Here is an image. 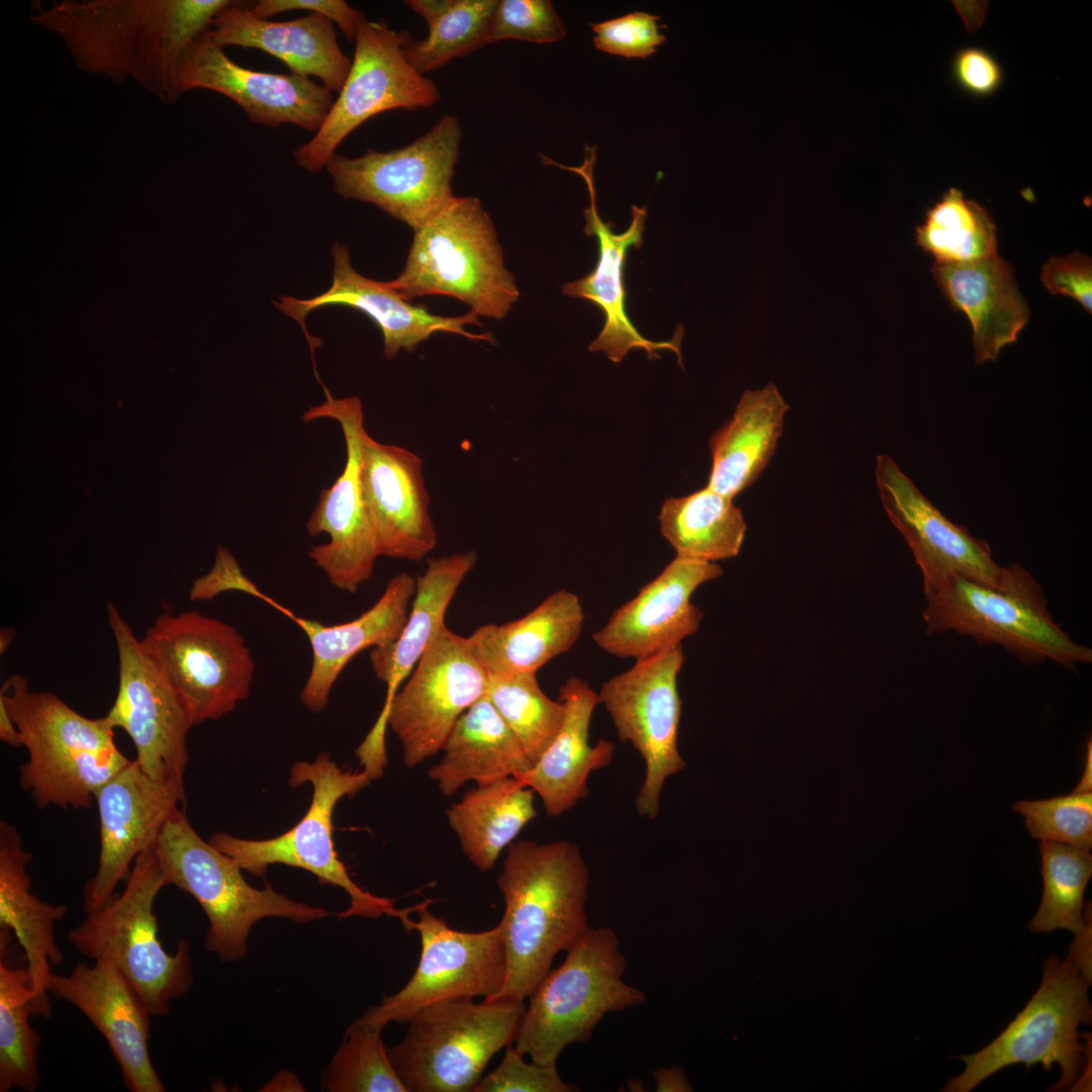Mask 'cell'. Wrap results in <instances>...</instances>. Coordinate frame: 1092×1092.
Listing matches in <instances>:
<instances>
[{"label": "cell", "mask_w": 1092, "mask_h": 1092, "mask_svg": "<svg viewBox=\"0 0 1092 1092\" xmlns=\"http://www.w3.org/2000/svg\"><path fill=\"white\" fill-rule=\"evenodd\" d=\"M231 1L61 0L35 5L29 19L57 35L85 73L115 84L133 80L173 103L185 50Z\"/></svg>", "instance_id": "cell-1"}, {"label": "cell", "mask_w": 1092, "mask_h": 1092, "mask_svg": "<svg viewBox=\"0 0 1092 1092\" xmlns=\"http://www.w3.org/2000/svg\"><path fill=\"white\" fill-rule=\"evenodd\" d=\"M497 886L506 905L498 927L507 972L498 992L484 1000L524 1001L555 956L588 929L589 871L572 842L518 840L507 847Z\"/></svg>", "instance_id": "cell-2"}, {"label": "cell", "mask_w": 1092, "mask_h": 1092, "mask_svg": "<svg viewBox=\"0 0 1092 1092\" xmlns=\"http://www.w3.org/2000/svg\"><path fill=\"white\" fill-rule=\"evenodd\" d=\"M0 698L28 755L20 786L39 809H89L95 793L130 761L105 716L87 718L55 694L31 690L21 674L4 681Z\"/></svg>", "instance_id": "cell-3"}, {"label": "cell", "mask_w": 1092, "mask_h": 1092, "mask_svg": "<svg viewBox=\"0 0 1092 1092\" xmlns=\"http://www.w3.org/2000/svg\"><path fill=\"white\" fill-rule=\"evenodd\" d=\"M625 971L615 931L588 927L529 994L516 1051L536 1064L556 1065L566 1046L592 1037L607 1013L642 1005L646 996L624 982Z\"/></svg>", "instance_id": "cell-4"}, {"label": "cell", "mask_w": 1092, "mask_h": 1092, "mask_svg": "<svg viewBox=\"0 0 1092 1092\" xmlns=\"http://www.w3.org/2000/svg\"><path fill=\"white\" fill-rule=\"evenodd\" d=\"M166 887L154 849L133 861L125 886L68 933L83 956L117 968L130 982L152 1017L170 1014V1002L194 981L190 945L180 939L174 954L159 939L154 905Z\"/></svg>", "instance_id": "cell-5"}, {"label": "cell", "mask_w": 1092, "mask_h": 1092, "mask_svg": "<svg viewBox=\"0 0 1092 1092\" xmlns=\"http://www.w3.org/2000/svg\"><path fill=\"white\" fill-rule=\"evenodd\" d=\"M414 236L405 266L388 284L405 300L441 294L502 320L519 298L497 235L477 197H454Z\"/></svg>", "instance_id": "cell-6"}, {"label": "cell", "mask_w": 1092, "mask_h": 1092, "mask_svg": "<svg viewBox=\"0 0 1092 1092\" xmlns=\"http://www.w3.org/2000/svg\"><path fill=\"white\" fill-rule=\"evenodd\" d=\"M166 886L191 895L208 919L205 948L218 960L237 962L248 950L253 925L279 917L307 923L331 915L327 909L292 900L271 885L252 887L240 866L204 841L178 809L167 821L153 847Z\"/></svg>", "instance_id": "cell-7"}, {"label": "cell", "mask_w": 1092, "mask_h": 1092, "mask_svg": "<svg viewBox=\"0 0 1092 1092\" xmlns=\"http://www.w3.org/2000/svg\"><path fill=\"white\" fill-rule=\"evenodd\" d=\"M372 778L365 770H342L328 753H320L313 762L298 761L290 769L289 785L293 788L310 783L313 789L310 805L304 816L281 835L263 840H250L219 832L209 842L231 856L243 871L262 877L270 864L282 863L305 870L320 884L343 889L350 906L338 913V919L353 916L377 919L382 915L398 918L410 931L420 904L399 909L394 901L378 897L362 889L350 877L340 860L333 839V812L338 801L354 796L365 789Z\"/></svg>", "instance_id": "cell-8"}, {"label": "cell", "mask_w": 1092, "mask_h": 1092, "mask_svg": "<svg viewBox=\"0 0 1092 1092\" xmlns=\"http://www.w3.org/2000/svg\"><path fill=\"white\" fill-rule=\"evenodd\" d=\"M488 680L469 638L444 625L358 747L363 769L373 780L382 776L387 725L400 740L408 767L443 750L460 716L486 695Z\"/></svg>", "instance_id": "cell-9"}, {"label": "cell", "mask_w": 1092, "mask_h": 1092, "mask_svg": "<svg viewBox=\"0 0 1092 1092\" xmlns=\"http://www.w3.org/2000/svg\"><path fill=\"white\" fill-rule=\"evenodd\" d=\"M1090 984L1068 958H1049L1040 985L1025 1007L990 1044L961 1057L964 1071L951 1077L942 1091L969 1092L1015 1064L1028 1069L1041 1064L1048 1072L1058 1064L1061 1077L1053 1090H1064L1081 1080L1077 1090L1090 1088L1085 1062L1088 1049L1081 1043L1079 1033V1026L1092 1020Z\"/></svg>", "instance_id": "cell-10"}, {"label": "cell", "mask_w": 1092, "mask_h": 1092, "mask_svg": "<svg viewBox=\"0 0 1092 1092\" xmlns=\"http://www.w3.org/2000/svg\"><path fill=\"white\" fill-rule=\"evenodd\" d=\"M525 1009L515 999L429 1005L387 1048L389 1060L407 1092H473L490 1059L514 1043Z\"/></svg>", "instance_id": "cell-11"}, {"label": "cell", "mask_w": 1092, "mask_h": 1092, "mask_svg": "<svg viewBox=\"0 0 1092 1092\" xmlns=\"http://www.w3.org/2000/svg\"><path fill=\"white\" fill-rule=\"evenodd\" d=\"M926 633L953 631L979 644H998L1028 664L1052 660L1075 669L1092 650L1075 642L1053 619L1036 580L1011 590L952 575L924 590Z\"/></svg>", "instance_id": "cell-12"}, {"label": "cell", "mask_w": 1092, "mask_h": 1092, "mask_svg": "<svg viewBox=\"0 0 1092 1092\" xmlns=\"http://www.w3.org/2000/svg\"><path fill=\"white\" fill-rule=\"evenodd\" d=\"M140 640L193 725L220 719L249 696L255 664L232 625L198 611L165 612Z\"/></svg>", "instance_id": "cell-13"}, {"label": "cell", "mask_w": 1092, "mask_h": 1092, "mask_svg": "<svg viewBox=\"0 0 1092 1092\" xmlns=\"http://www.w3.org/2000/svg\"><path fill=\"white\" fill-rule=\"evenodd\" d=\"M462 139L455 115H443L410 145L348 158L334 154L325 169L345 199L375 204L414 231L455 196L451 181Z\"/></svg>", "instance_id": "cell-14"}, {"label": "cell", "mask_w": 1092, "mask_h": 1092, "mask_svg": "<svg viewBox=\"0 0 1092 1092\" xmlns=\"http://www.w3.org/2000/svg\"><path fill=\"white\" fill-rule=\"evenodd\" d=\"M407 30L384 20H362L347 79L339 96L307 143L294 151L298 166L324 169L340 144L359 125L384 111L429 108L440 100L437 85L420 74L405 56Z\"/></svg>", "instance_id": "cell-15"}, {"label": "cell", "mask_w": 1092, "mask_h": 1092, "mask_svg": "<svg viewBox=\"0 0 1092 1092\" xmlns=\"http://www.w3.org/2000/svg\"><path fill=\"white\" fill-rule=\"evenodd\" d=\"M685 662L681 645L653 656L605 680L598 702L610 715L620 741L629 742L644 760L645 777L635 804L639 815L656 818L668 777L686 761L677 749L681 700L677 676Z\"/></svg>", "instance_id": "cell-16"}, {"label": "cell", "mask_w": 1092, "mask_h": 1092, "mask_svg": "<svg viewBox=\"0 0 1092 1092\" xmlns=\"http://www.w3.org/2000/svg\"><path fill=\"white\" fill-rule=\"evenodd\" d=\"M430 903H421L420 919L411 926L420 933L422 944L416 972L402 989L369 1007L359 1022L383 1029L390 1022H408L429 1005L477 996L488 999L502 988L507 960L498 925L481 932L455 930L428 910Z\"/></svg>", "instance_id": "cell-17"}, {"label": "cell", "mask_w": 1092, "mask_h": 1092, "mask_svg": "<svg viewBox=\"0 0 1092 1092\" xmlns=\"http://www.w3.org/2000/svg\"><path fill=\"white\" fill-rule=\"evenodd\" d=\"M323 403L303 414L308 423L317 419L337 421L346 445V463L340 476L320 493L305 523L311 537L329 535L328 543L313 546L308 556L335 587L355 593L368 580L379 557L367 513L361 480V448L366 433L362 401L357 396L335 398L330 391Z\"/></svg>", "instance_id": "cell-18"}, {"label": "cell", "mask_w": 1092, "mask_h": 1092, "mask_svg": "<svg viewBox=\"0 0 1092 1092\" xmlns=\"http://www.w3.org/2000/svg\"><path fill=\"white\" fill-rule=\"evenodd\" d=\"M107 620L118 654V689L105 717L129 736L144 772L158 781L184 784L186 738L194 725L112 603L107 605Z\"/></svg>", "instance_id": "cell-19"}, {"label": "cell", "mask_w": 1092, "mask_h": 1092, "mask_svg": "<svg viewBox=\"0 0 1092 1092\" xmlns=\"http://www.w3.org/2000/svg\"><path fill=\"white\" fill-rule=\"evenodd\" d=\"M876 484L888 518L911 549L923 578V592L948 576L1011 590L1033 580L1017 564L1000 566L989 544L946 519L886 454L876 460Z\"/></svg>", "instance_id": "cell-20"}, {"label": "cell", "mask_w": 1092, "mask_h": 1092, "mask_svg": "<svg viewBox=\"0 0 1092 1092\" xmlns=\"http://www.w3.org/2000/svg\"><path fill=\"white\" fill-rule=\"evenodd\" d=\"M184 784L149 777L130 760L96 793L99 857L84 885L83 910L100 908L125 882L135 858L156 844L170 817L184 802Z\"/></svg>", "instance_id": "cell-21"}, {"label": "cell", "mask_w": 1092, "mask_h": 1092, "mask_svg": "<svg viewBox=\"0 0 1092 1092\" xmlns=\"http://www.w3.org/2000/svg\"><path fill=\"white\" fill-rule=\"evenodd\" d=\"M544 165L556 166L581 176L587 186L589 206L584 209L586 223L583 232L598 241V261L592 272L584 277L562 285L563 294L583 298L598 306L605 316L603 330L588 349L592 352H604L615 363L621 362L631 349L640 348L647 352L648 358H659V350H669L676 354L681 365L680 341L684 330L676 329L671 340L654 342L644 338L631 322L626 310V290L624 285V267L627 251L642 246V236L647 218L646 207L631 206V222L628 229L616 234L613 224L600 216L596 204L594 167L597 159L596 147H584V160L578 167L559 164L540 154Z\"/></svg>", "instance_id": "cell-22"}, {"label": "cell", "mask_w": 1092, "mask_h": 1092, "mask_svg": "<svg viewBox=\"0 0 1092 1092\" xmlns=\"http://www.w3.org/2000/svg\"><path fill=\"white\" fill-rule=\"evenodd\" d=\"M180 96L207 89L235 101L255 124L290 123L315 132L332 105V92L310 78L242 67L204 34L185 50L176 75Z\"/></svg>", "instance_id": "cell-23"}, {"label": "cell", "mask_w": 1092, "mask_h": 1092, "mask_svg": "<svg viewBox=\"0 0 1092 1092\" xmlns=\"http://www.w3.org/2000/svg\"><path fill=\"white\" fill-rule=\"evenodd\" d=\"M723 573L716 562L676 556L638 594L616 609L593 634L602 650L621 658H647L681 645L696 633L704 618L692 603L703 583Z\"/></svg>", "instance_id": "cell-24"}, {"label": "cell", "mask_w": 1092, "mask_h": 1092, "mask_svg": "<svg viewBox=\"0 0 1092 1092\" xmlns=\"http://www.w3.org/2000/svg\"><path fill=\"white\" fill-rule=\"evenodd\" d=\"M49 993L79 1009L103 1035L129 1091H165L149 1052L152 1016L117 968L79 963L67 975L53 973Z\"/></svg>", "instance_id": "cell-25"}, {"label": "cell", "mask_w": 1092, "mask_h": 1092, "mask_svg": "<svg viewBox=\"0 0 1092 1092\" xmlns=\"http://www.w3.org/2000/svg\"><path fill=\"white\" fill-rule=\"evenodd\" d=\"M361 480L379 556L418 561L437 545L423 460L414 452L362 439Z\"/></svg>", "instance_id": "cell-26"}, {"label": "cell", "mask_w": 1092, "mask_h": 1092, "mask_svg": "<svg viewBox=\"0 0 1092 1092\" xmlns=\"http://www.w3.org/2000/svg\"><path fill=\"white\" fill-rule=\"evenodd\" d=\"M334 273L332 286L310 299L282 296L274 304L302 328L311 354L321 341L311 337L305 318L312 310L331 305L349 306L360 310L380 329L384 340V356L392 359L399 350L412 352L437 332H449L468 339L492 341L490 334L475 335L464 330L465 325H480L473 310L460 316L433 314L426 305H414L387 282L375 281L359 274L351 265L348 249L336 244L332 249Z\"/></svg>", "instance_id": "cell-27"}, {"label": "cell", "mask_w": 1092, "mask_h": 1092, "mask_svg": "<svg viewBox=\"0 0 1092 1092\" xmlns=\"http://www.w3.org/2000/svg\"><path fill=\"white\" fill-rule=\"evenodd\" d=\"M204 36L218 47L257 49L276 57L291 74L316 77L340 91L352 60L341 50L334 22L318 13L285 21L257 17L251 4L232 0L213 18Z\"/></svg>", "instance_id": "cell-28"}, {"label": "cell", "mask_w": 1092, "mask_h": 1092, "mask_svg": "<svg viewBox=\"0 0 1092 1092\" xmlns=\"http://www.w3.org/2000/svg\"><path fill=\"white\" fill-rule=\"evenodd\" d=\"M564 707L562 724L538 760L527 771L514 776L537 794L550 817L571 809L588 794L587 779L613 759L615 746L600 739L588 742L589 726L598 694L587 681L568 678L559 689Z\"/></svg>", "instance_id": "cell-29"}, {"label": "cell", "mask_w": 1092, "mask_h": 1092, "mask_svg": "<svg viewBox=\"0 0 1092 1092\" xmlns=\"http://www.w3.org/2000/svg\"><path fill=\"white\" fill-rule=\"evenodd\" d=\"M417 579L406 572L394 575L378 601L349 622L325 625L318 621L289 616L305 633L312 651L311 668L300 694L312 712H321L348 662L369 647L390 645L398 637L416 594Z\"/></svg>", "instance_id": "cell-30"}, {"label": "cell", "mask_w": 1092, "mask_h": 1092, "mask_svg": "<svg viewBox=\"0 0 1092 1092\" xmlns=\"http://www.w3.org/2000/svg\"><path fill=\"white\" fill-rule=\"evenodd\" d=\"M32 855L25 850L18 830L0 822V929L12 931L24 951L34 1001L32 1016H51L49 981L52 967L64 954L55 937L56 923L68 913L66 905L41 901L31 892L26 869Z\"/></svg>", "instance_id": "cell-31"}, {"label": "cell", "mask_w": 1092, "mask_h": 1092, "mask_svg": "<svg viewBox=\"0 0 1092 1092\" xmlns=\"http://www.w3.org/2000/svg\"><path fill=\"white\" fill-rule=\"evenodd\" d=\"M933 278L973 328L976 364L995 361L1029 320L1028 306L1018 290L1014 270L998 255L965 263H933Z\"/></svg>", "instance_id": "cell-32"}, {"label": "cell", "mask_w": 1092, "mask_h": 1092, "mask_svg": "<svg viewBox=\"0 0 1092 1092\" xmlns=\"http://www.w3.org/2000/svg\"><path fill=\"white\" fill-rule=\"evenodd\" d=\"M584 619L579 598L559 589L524 617L482 625L468 638L489 675L537 673L575 644Z\"/></svg>", "instance_id": "cell-33"}, {"label": "cell", "mask_w": 1092, "mask_h": 1092, "mask_svg": "<svg viewBox=\"0 0 1092 1092\" xmlns=\"http://www.w3.org/2000/svg\"><path fill=\"white\" fill-rule=\"evenodd\" d=\"M789 408L771 382L746 390L732 417L709 440L707 486L733 499L755 482L775 454Z\"/></svg>", "instance_id": "cell-34"}, {"label": "cell", "mask_w": 1092, "mask_h": 1092, "mask_svg": "<svg viewBox=\"0 0 1092 1092\" xmlns=\"http://www.w3.org/2000/svg\"><path fill=\"white\" fill-rule=\"evenodd\" d=\"M441 760L428 775L444 796L467 782L477 786L527 771L532 763L514 732L483 696L457 720Z\"/></svg>", "instance_id": "cell-35"}, {"label": "cell", "mask_w": 1092, "mask_h": 1092, "mask_svg": "<svg viewBox=\"0 0 1092 1092\" xmlns=\"http://www.w3.org/2000/svg\"><path fill=\"white\" fill-rule=\"evenodd\" d=\"M475 562L474 551L427 560L428 567L417 578L412 611L398 637L390 645L375 647L370 653L376 677L387 687L380 715L445 625L448 606Z\"/></svg>", "instance_id": "cell-36"}, {"label": "cell", "mask_w": 1092, "mask_h": 1092, "mask_svg": "<svg viewBox=\"0 0 1092 1092\" xmlns=\"http://www.w3.org/2000/svg\"><path fill=\"white\" fill-rule=\"evenodd\" d=\"M535 793L515 777L477 786L446 811L462 850L481 872L493 869L499 853L537 816Z\"/></svg>", "instance_id": "cell-37"}, {"label": "cell", "mask_w": 1092, "mask_h": 1092, "mask_svg": "<svg viewBox=\"0 0 1092 1092\" xmlns=\"http://www.w3.org/2000/svg\"><path fill=\"white\" fill-rule=\"evenodd\" d=\"M658 520L676 556L707 562L737 556L747 530L742 511L732 498L708 486L665 499Z\"/></svg>", "instance_id": "cell-38"}, {"label": "cell", "mask_w": 1092, "mask_h": 1092, "mask_svg": "<svg viewBox=\"0 0 1092 1092\" xmlns=\"http://www.w3.org/2000/svg\"><path fill=\"white\" fill-rule=\"evenodd\" d=\"M497 0H410L405 1L428 24V35L410 39L405 56L422 75L437 70L455 58L486 46L491 16Z\"/></svg>", "instance_id": "cell-39"}, {"label": "cell", "mask_w": 1092, "mask_h": 1092, "mask_svg": "<svg viewBox=\"0 0 1092 1092\" xmlns=\"http://www.w3.org/2000/svg\"><path fill=\"white\" fill-rule=\"evenodd\" d=\"M0 959V1092H33L40 1085L39 1034L31 1027L34 992L27 968Z\"/></svg>", "instance_id": "cell-40"}, {"label": "cell", "mask_w": 1092, "mask_h": 1092, "mask_svg": "<svg viewBox=\"0 0 1092 1092\" xmlns=\"http://www.w3.org/2000/svg\"><path fill=\"white\" fill-rule=\"evenodd\" d=\"M916 244L936 263H965L997 254L996 225L990 213L960 189H948L916 228Z\"/></svg>", "instance_id": "cell-41"}, {"label": "cell", "mask_w": 1092, "mask_h": 1092, "mask_svg": "<svg viewBox=\"0 0 1092 1092\" xmlns=\"http://www.w3.org/2000/svg\"><path fill=\"white\" fill-rule=\"evenodd\" d=\"M1039 851L1043 891L1029 929L1033 933L1055 929L1077 933L1084 925L1083 898L1092 875L1091 853L1049 840H1040Z\"/></svg>", "instance_id": "cell-42"}, {"label": "cell", "mask_w": 1092, "mask_h": 1092, "mask_svg": "<svg viewBox=\"0 0 1092 1092\" xmlns=\"http://www.w3.org/2000/svg\"><path fill=\"white\" fill-rule=\"evenodd\" d=\"M486 696L533 765L562 724L563 704L544 694L536 673L489 675Z\"/></svg>", "instance_id": "cell-43"}, {"label": "cell", "mask_w": 1092, "mask_h": 1092, "mask_svg": "<svg viewBox=\"0 0 1092 1092\" xmlns=\"http://www.w3.org/2000/svg\"><path fill=\"white\" fill-rule=\"evenodd\" d=\"M381 1030L355 1020L322 1075L329 1092H407L387 1054Z\"/></svg>", "instance_id": "cell-44"}, {"label": "cell", "mask_w": 1092, "mask_h": 1092, "mask_svg": "<svg viewBox=\"0 0 1092 1092\" xmlns=\"http://www.w3.org/2000/svg\"><path fill=\"white\" fill-rule=\"evenodd\" d=\"M1013 809L1024 816L1031 837L1092 847V794L1077 792L1037 801H1019Z\"/></svg>", "instance_id": "cell-45"}, {"label": "cell", "mask_w": 1092, "mask_h": 1092, "mask_svg": "<svg viewBox=\"0 0 1092 1092\" xmlns=\"http://www.w3.org/2000/svg\"><path fill=\"white\" fill-rule=\"evenodd\" d=\"M566 35V28L548 0H502L491 16L486 44L504 39L552 43Z\"/></svg>", "instance_id": "cell-46"}, {"label": "cell", "mask_w": 1092, "mask_h": 1092, "mask_svg": "<svg viewBox=\"0 0 1092 1092\" xmlns=\"http://www.w3.org/2000/svg\"><path fill=\"white\" fill-rule=\"evenodd\" d=\"M659 16L643 11L589 23L594 43L600 51L626 58H646L655 53L656 48L665 41V35L659 32L664 27L657 21Z\"/></svg>", "instance_id": "cell-47"}, {"label": "cell", "mask_w": 1092, "mask_h": 1092, "mask_svg": "<svg viewBox=\"0 0 1092 1092\" xmlns=\"http://www.w3.org/2000/svg\"><path fill=\"white\" fill-rule=\"evenodd\" d=\"M513 1044L507 1046L500 1064L482 1077L473 1092H576L578 1087L563 1082L556 1065L526 1063Z\"/></svg>", "instance_id": "cell-48"}, {"label": "cell", "mask_w": 1092, "mask_h": 1092, "mask_svg": "<svg viewBox=\"0 0 1092 1092\" xmlns=\"http://www.w3.org/2000/svg\"><path fill=\"white\" fill-rule=\"evenodd\" d=\"M1040 280L1052 294L1069 296L1091 313V257L1080 252L1064 257H1051L1041 268Z\"/></svg>", "instance_id": "cell-49"}, {"label": "cell", "mask_w": 1092, "mask_h": 1092, "mask_svg": "<svg viewBox=\"0 0 1092 1092\" xmlns=\"http://www.w3.org/2000/svg\"><path fill=\"white\" fill-rule=\"evenodd\" d=\"M253 13L268 19L279 13L303 10L318 13L337 23L344 36L355 40L364 13L354 9L343 0H260L251 4Z\"/></svg>", "instance_id": "cell-50"}, {"label": "cell", "mask_w": 1092, "mask_h": 1092, "mask_svg": "<svg viewBox=\"0 0 1092 1092\" xmlns=\"http://www.w3.org/2000/svg\"><path fill=\"white\" fill-rule=\"evenodd\" d=\"M240 589L259 598L263 597L256 586L244 575L235 557L224 548L219 547L212 568L197 578L190 590V601H207L222 592Z\"/></svg>", "instance_id": "cell-51"}, {"label": "cell", "mask_w": 1092, "mask_h": 1092, "mask_svg": "<svg viewBox=\"0 0 1092 1092\" xmlns=\"http://www.w3.org/2000/svg\"><path fill=\"white\" fill-rule=\"evenodd\" d=\"M953 73L959 84L976 95L993 93L1002 80L997 62L979 49L961 51L953 62Z\"/></svg>", "instance_id": "cell-52"}, {"label": "cell", "mask_w": 1092, "mask_h": 1092, "mask_svg": "<svg viewBox=\"0 0 1092 1092\" xmlns=\"http://www.w3.org/2000/svg\"><path fill=\"white\" fill-rule=\"evenodd\" d=\"M1091 936H1092V919L1091 908L1088 904L1084 912V925L1082 929L1075 933V939L1070 945L1068 959L1077 969L1080 975L1091 983L1092 968H1091Z\"/></svg>", "instance_id": "cell-53"}, {"label": "cell", "mask_w": 1092, "mask_h": 1092, "mask_svg": "<svg viewBox=\"0 0 1092 1092\" xmlns=\"http://www.w3.org/2000/svg\"><path fill=\"white\" fill-rule=\"evenodd\" d=\"M652 1076L657 1092L692 1091L685 1072L676 1066L658 1068L652 1073Z\"/></svg>", "instance_id": "cell-54"}, {"label": "cell", "mask_w": 1092, "mask_h": 1092, "mask_svg": "<svg viewBox=\"0 0 1092 1092\" xmlns=\"http://www.w3.org/2000/svg\"><path fill=\"white\" fill-rule=\"evenodd\" d=\"M0 739L9 746L18 748L21 746L19 731L8 711L3 699L0 698Z\"/></svg>", "instance_id": "cell-55"}, {"label": "cell", "mask_w": 1092, "mask_h": 1092, "mask_svg": "<svg viewBox=\"0 0 1092 1092\" xmlns=\"http://www.w3.org/2000/svg\"><path fill=\"white\" fill-rule=\"evenodd\" d=\"M264 1091H303L300 1081L290 1072L281 1071L264 1086Z\"/></svg>", "instance_id": "cell-56"}, {"label": "cell", "mask_w": 1092, "mask_h": 1092, "mask_svg": "<svg viewBox=\"0 0 1092 1092\" xmlns=\"http://www.w3.org/2000/svg\"><path fill=\"white\" fill-rule=\"evenodd\" d=\"M1091 758H1092V747H1091V740H1089V742L1087 743V756H1086L1085 770H1084V774H1083L1079 784L1077 785V787H1076V789L1074 791H1077V792H1091V787H1092Z\"/></svg>", "instance_id": "cell-57"}, {"label": "cell", "mask_w": 1092, "mask_h": 1092, "mask_svg": "<svg viewBox=\"0 0 1092 1092\" xmlns=\"http://www.w3.org/2000/svg\"><path fill=\"white\" fill-rule=\"evenodd\" d=\"M15 637V630L13 628H2L0 631V653L3 654L7 651L10 644Z\"/></svg>", "instance_id": "cell-58"}]
</instances>
